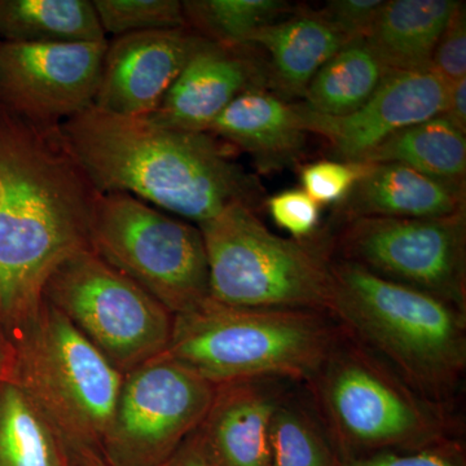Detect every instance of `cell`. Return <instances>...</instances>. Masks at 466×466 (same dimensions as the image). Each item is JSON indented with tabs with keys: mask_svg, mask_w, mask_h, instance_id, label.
Here are the masks:
<instances>
[{
	"mask_svg": "<svg viewBox=\"0 0 466 466\" xmlns=\"http://www.w3.org/2000/svg\"><path fill=\"white\" fill-rule=\"evenodd\" d=\"M60 126L0 106V328L11 339L38 314L58 267L92 250L101 193Z\"/></svg>",
	"mask_w": 466,
	"mask_h": 466,
	"instance_id": "cell-1",
	"label": "cell"
},
{
	"mask_svg": "<svg viewBox=\"0 0 466 466\" xmlns=\"http://www.w3.org/2000/svg\"><path fill=\"white\" fill-rule=\"evenodd\" d=\"M61 133L100 193H127L196 226L232 205L258 211V177L235 149L208 133L91 106L61 124Z\"/></svg>",
	"mask_w": 466,
	"mask_h": 466,
	"instance_id": "cell-2",
	"label": "cell"
},
{
	"mask_svg": "<svg viewBox=\"0 0 466 466\" xmlns=\"http://www.w3.org/2000/svg\"><path fill=\"white\" fill-rule=\"evenodd\" d=\"M330 318L417 394L446 407L466 370V312L330 257Z\"/></svg>",
	"mask_w": 466,
	"mask_h": 466,
	"instance_id": "cell-3",
	"label": "cell"
},
{
	"mask_svg": "<svg viewBox=\"0 0 466 466\" xmlns=\"http://www.w3.org/2000/svg\"><path fill=\"white\" fill-rule=\"evenodd\" d=\"M311 309H250L208 297L174 315L165 354L214 385L247 380L309 382L342 330Z\"/></svg>",
	"mask_w": 466,
	"mask_h": 466,
	"instance_id": "cell-4",
	"label": "cell"
},
{
	"mask_svg": "<svg viewBox=\"0 0 466 466\" xmlns=\"http://www.w3.org/2000/svg\"><path fill=\"white\" fill-rule=\"evenodd\" d=\"M308 383L339 460L422 449L451 438L446 408L417 394L343 330Z\"/></svg>",
	"mask_w": 466,
	"mask_h": 466,
	"instance_id": "cell-5",
	"label": "cell"
},
{
	"mask_svg": "<svg viewBox=\"0 0 466 466\" xmlns=\"http://www.w3.org/2000/svg\"><path fill=\"white\" fill-rule=\"evenodd\" d=\"M16 382L84 466L106 464L103 447L124 373L50 303L12 339Z\"/></svg>",
	"mask_w": 466,
	"mask_h": 466,
	"instance_id": "cell-6",
	"label": "cell"
},
{
	"mask_svg": "<svg viewBox=\"0 0 466 466\" xmlns=\"http://www.w3.org/2000/svg\"><path fill=\"white\" fill-rule=\"evenodd\" d=\"M198 227L211 299L236 308L329 312L333 278L324 247L276 235L245 205H232Z\"/></svg>",
	"mask_w": 466,
	"mask_h": 466,
	"instance_id": "cell-7",
	"label": "cell"
},
{
	"mask_svg": "<svg viewBox=\"0 0 466 466\" xmlns=\"http://www.w3.org/2000/svg\"><path fill=\"white\" fill-rule=\"evenodd\" d=\"M91 247L173 315L210 297L200 228L127 193H101Z\"/></svg>",
	"mask_w": 466,
	"mask_h": 466,
	"instance_id": "cell-8",
	"label": "cell"
},
{
	"mask_svg": "<svg viewBox=\"0 0 466 466\" xmlns=\"http://www.w3.org/2000/svg\"><path fill=\"white\" fill-rule=\"evenodd\" d=\"M43 300L66 315L124 375L165 354L170 343L174 315L94 250L58 267Z\"/></svg>",
	"mask_w": 466,
	"mask_h": 466,
	"instance_id": "cell-9",
	"label": "cell"
},
{
	"mask_svg": "<svg viewBox=\"0 0 466 466\" xmlns=\"http://www.w3.org/2000/svg\"><path fill=\"white\" fill-rule=\"evenodd\" d=\"M329 254L466 312V211L435 219L348 220Z\"/></svg>",
	"mask_w": 466,
	"mask_h": 466,
	"instance_id": "cell-10",
	"label": "cell"
},
{
	"mask_svg": "<svg viewBox=\"0 0 466 466\" xmlns=\"http://www.w3.org/2000/svg\"><path fill=\"white\" fill-rule=\"evenodd\" d=\"M217 385L167 354L126 373L103 447L106 466H164L201 425Z\"/></svg>",
	"mask_w": 466,
	"mask_h": 466,
	"instance_id": "cell-11",
	"label": "cell"
},
{
	"mask_svg": "<svg viewBox=\"0 0 466 466\" xmlns=\"http://www.w3.org/2000/svg\"><path fill=\"white\" fill-rule=\"evenodd\" d=\"M106 47L0 42V106L32 124H64L94 106Z\"/></svg>",
	"mask_w": 466,
	"mask_h": 466,
	"instance_id": "cell-12",
	"label": "cell"
},
{
	"mask_svg": "<svg viewBox=\"0 0 466 466\" xmlns=\"http://www.w3.org/2000/svg\"><path fill=\"white\" fill-rule=\"evenodd\" d=\"M449 85L431 70L389 72L361 108L342 116H320L299 104L309 134L329 143L339 161L360 162L376 147L410 126L443 115Z\"/></svg>",
	"mask_w": 466,
	"mask_h": 466,
	"instance_id": "cell-13",
	"label": "cell"
},
{
	"mask_svg": "<svg viewBox=\"0 0 466 466\" xmlns=\"http://www.w3.org/2000/svg\"><path fill=\"white\" fill-rule=\"evenodd\" d=\"M205 41L189 27L115 36L94 106L126 116L153 115Z\"/></svg>",
	"mask_w": 466,
	"mask_h": 466,
	"instance_id": "cell-14",
	"label": "cell"
},
{
	"mask_svg": "<svg viewBox=\"0 0 466 466\" xmlns=\"http://www.w3.org/2000/svg\"><path fill=\"white\" fill-rule=\"evenodd\" d=\"M269 86L262 54L253 46H225L205 41L153 115L156 124L207 133L236 97Z\"/></svg>",
	"mask_w": 466,
	"mask_h": 466,
	"instance_id": "cell-15",
	"label": "cell"
},
{
	"mask_svg": "<svg viewBox=\"0 0 466 466\" xmlns=\"http://www.w3.org/2000/svg\"><path fill=\"white\" fill-rule=\"evenodd\" d=\"M267 380L218 385L195 431L210 466H268L272 417L283 397Z\"/></svg>",
	"mask_w": 466,
	"mask_h": 466,
	"instance_id": "cell-16",
	"label": "cell"
},
{
	"mask_svg": "<svg viewBox=\"0 0 466 466\" xmlns=\"http://www.w3.org/2000/svg\"><path fill=\"white\" fill-rule=\"evenodd\" d=\"M249 155L262 171L281 170L305 153L309 131L299 104L269 88H251L229 104L207 131Z\"/></svg>",
	"mask_w": 466,
	"mask_h": 466,
	"instance_id": "cell-17",
	"label": "cell"
},
{
	"mask_svg": "<svg viewBox=\"0 0 466 466\" xmlns=\"http://www.w3.org/2000/svg\"><path fill=\"white\" fill-rule=\"evenodd\" d=\"M366 165L351 191L334 208L339 225L357 218L435 219L466 211L465 186L394 162Z\"/></svg>",
	"mask_w": 466,
	"mask_h": 466,
	"instance_id": "cell-18",
	"label": "cell"
},
{
	"mask_svg": "<svg viewBox=\"0 0 466 466\" xmlns=\"http://www.w3.org/2000/svg\"><path fill=\"white\" fill-rule=\"evenodd\" d=\"M349 43L318 11L296 8L262 27L248 46L265 51L271 90L280 96L303 97L321 66Z\"/></svg>",
	"mask_w": 466,
	"mask_h": 466,
	"instance_id": "cell-19",
	"label": "cell"
},
{
	"mask_svg": "<svg viewBox=\"0 0 466 466\" xmlns=\"http://www.w3.org/2000/svg\"><path fill=\"white\" fill-rule=\"evenodd\" d=\"M458 0H390L383 2L364 36L390 72L431 70V58Z\"/></svg>",
	"mask_w": 466,
	"mask_h": 466,
	"instance_id": "cell-20",
	"label": "cell"
},
{
	"mask_svg": "<svg viewBox=\"0 0 466 466\" xmlns=\"http://www.w3.org/2000/svg\"><path fill=\"white\" fill-rule=\"evenodd\" d=\"M106 41L90 0H0V42L79 45Z\"/></svg>",
	"mask_w": 466,
	"mask_h": 466,
	"instance_id": "cell-21",
	"label": "cell"
},
{
	"mask_svg": "<svg viewBox=\"0 0 466 466\" xmlns=\"http://www.w3.org/2000/svg\"><path fill=\"white\" fill-rule=\"evenodd\" d=\"M0 466H84L16 382H0Z\"/></svg>",
	"mask_w": 466,
	"mask_h": 466,
	"instance_id": "cell-22",
	"label": "cell"
},
{
	"mask_svg": "<svg viewBox=\"0 0 466 466\" xmlns=\"http://www.w3.org/2000/svg\"><path fill=\"white\" fill-rule=\"evenodd\" d=\"M466 134L437 116L398 131L361 159L406 165L443 182L465 186Z\"/></svg>",
	"mask_w": 466,
	"mask_h": 466,
	"instance_id": "cell-23",
	"label": "cell"
},
{
	"mask_svg": "<svg viewBox=\"0 0 466 466\" xmlns=\"http://www.w3.org/2000/svg\"><path fill=\"white\" fill-rule=\"evenodd\" d=\"M389 72L364 38L354 39L319 69L302 104L320 116L351 115L375 94Z\"/></svg>",
	"mask_w": 466,
	"mask_h": 466,
	"instance_id": "cell-24",
	"label": "cell"
},
{
	"mask_svg": "<svg viewBox=\"0 0 466 466\" xmlns=\"http://www.w3.org/2000/svg\"><path fill=\"white\" fill-rule=\"evenodd\" d=\"M187 26L208 42L248 46L262 27L287 17L297 7L284 0H186Z\"/></svg>",
	"mask_w": 466,
	"mask_h": 466,
	"instance_id": "cell-25",
	"label": "cell"
},
{
	"mask_svg": "<svg viewBox=\"0 0 466 466\" xmlns=\"http://www.w3.org/2000/svg\"><path fill=\"white\" fill-rule=\"evenodd\" d=\"M268 466H339V456L319 417L285 398L269 431Z\"/></svg>",
	"mask_w": 466,
	"mask_h": 466,
	"instance_id": "cell-26",
	"label": "cell"
},
{
	"mask_svg": "<svg viewBox=\"0 0 466 466\" xmlns=\"http://www.w3.org/2000/svg\"><path fill=\"white\" fill-rule=\"evenodd\" d=\"M92 3L106 35L188 27L183 2L179 0H94Z\"/></svg>",
	"mask_w": 466,
	"mask_h": 466,
	"instance_id": "cell-27",
	"label": "cell"
},
{
	"mask_svg": "<svg viewBox=\"0 0 466 466\" xmlns=\"http://www.w3.org/2000/svg\"><path fill=\"white\" fill-rule=\"evenodd\" d=\"M364 162L323 161L300 170L303 191L319 205L339 204L366 170Z\"/></svg>",
	"mask_w": 466,
	"mask_h": 466,
	"instance_id": "cell-28",
	"label": "cell"
},
{
	"mask_svg": "<svg viewBox=\"0 0 466 466\" xmlns=\"http://www.w3.org/2000/svg\"><path fill=\"white\" fill-rule=\"evenodd\" d=\"M339 466H466L465 450L452 437L417 450L382 451L339 460Z\"/></svg>",
	"mask_w": 466,
	"mask_h": 466,
	"instance_id": "cell-29",
	"label": "cell"
},
{
	"mask_svg": "<svg viewBox=\"0 0 466 466\" xmlns=\"http://www.w3.org/2000/svg\"><path fill=\"white\" fill-rule=\"evenodd\" d=\"M266 208L276 225L294 240H309L320 222V205L303 189L278 193L266 200Z\"/></svg>",
	"mask_w": 466,
	"mask_h": 466,
	"instance_id": "cell-30",
	"label": "cell"
},
{
	"mask_svg": "<svg viewBox=\"0 0 466 466\" xmlns=\"http://www.w3.org/2000/svg\"><path fill=\"white\" fill-rule=\"evenodd\" d=\"M431 72L447 85L466 78V12L465 3L458 8L444 27L431 58Z\"/></svg>",
	"mask_w": 466,
	"mask_h": 466,
	"instance_id": "cell-31",
	"label": "cell"
},
{
	"mask_svg": "<svg viewBox=\"0 0 466 466\" xmlns=\"http://www.w3.org/2000/svg\"><path fill=\"white\" fill-rule=\"evenodd\" d=\"M382 5L381 0H332L318 12L351 42L367 35Z\"/></svg>",
	"mask_w": 466,
	"mask_h": 466,
	"instance_id": "cell-32",
	"label": "cell"
},
{
	"mask_svg": "<svg viewBox=\"0 0 466 466\" xmlns=\"http://www.w3.org/2000/svg\"><path fill=\"white\" fill-rule=\"evenodd\" d=\"M441 116L466 134V78L449 85L446 108Z\"/></svg>",
	"mask_w": 466,
	"mask_h": 466,
	"instance_id": "cell-33",
	"label": "cell"
},
{
	"mask_svg": "<svg viewBox=\"0 0 466 466\" xmlns=\"http://www.w3.org/2000/svg\"><path fill=\"white\" fill-rule=\"evenodd\" d=\"M164 466H210L202 453L196 433L188 438Z\"/></svg>",
	"mask_w": 466,
	"mask_h": 466,
	"instance_id": "cell-34",
	"label": "cell"
},
{
	"mask_svg": "<svg viewBox=\"0 0 466 466\" xmlns=\"http://www.w3.org/2000/svg\"><path fill=\"white\" fill-rule=\"evenodd\" d=\"M15 370V346L0 328V382L12 380Z\"/></svg>",
	"mask_w": 466,
	"mask_h": 466,
	"instance_id": "cell-35",
	"label": "cell"
},
{
	"mask_svg": "<svg viewBox=\"0 0 466 466\" xmlns=\"http://www.w3.org/2000/svg\"><path fill=\"white\" fill-rule=\"evenodd\" d=\"M96 466H106V464L96 465Z\"/></svg>",
	"mask_w": 466,
	"mask_h": 466,
	"instance_id": "cell-36",
	"label": "cell"
}]
</instances>
